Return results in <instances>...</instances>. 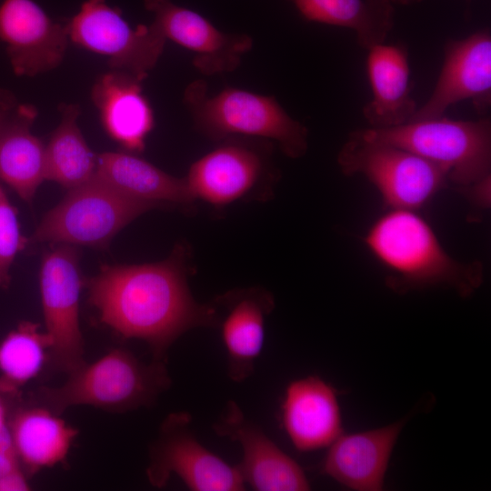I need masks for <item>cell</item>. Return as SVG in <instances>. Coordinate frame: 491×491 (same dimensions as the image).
<instances>
[{
	"label": "cell",
	"instance_id": "obj_1",
	"mask_svg": "<svg viewBox=\"0 0 491 491\" xmlns=\"http://www.w3.org/2000/svg\"><path fill=\"white\" fill-rule=\"evenodd\" d=\"M190 259V247L179 243L159 262L104 266L87 282L89 304L116 335L143 340L153 359L165 361L182 335L220 324L215 303H199L192 295Z\"/></svg>",
	"mask_w": 491,
	"mask_h": 491
},
{
	"label": "cell",
	"instance_id": "obj_2",
	"mask_svg": "<svg viewBox=\"0 0 491 491\" xmlns=\"http://www.w3.org/2000/svg\"><path fill=\"white\" fill-rule=\"evenodd\" d=\"M364 243L387 270V286L398 294L445 286L467 297L484 280L481 262L452 257L417 211L388 209L370 225Z\"/></svg>",
	"mask_w": 491,
	"mask_h": 491
},
{
	"label": "cell",
	"instance_id": "obj_3",
	"mask_svg": "<svg viewBox=\"0 0 491 491\" xmlns=\"http://www.w3.org/2000/svg\"><path fill=\"white\" fill-rule=\"evenodd\" d=\"M59 386H40L31 404L61 415L75 406L124 413L150 406L171 386L165 361L146 364L128 350L115 348L67 374Z\"/></svg>",
	"mask_w": 491,
	"mask_h": 491
},
{
	"label": "cell",
	"instance_id": "obj_4",
	"mask_svg": "<svg viewBox=\"0 0 491 491\" xmlns=\"http://www.w3.org/2000/svg\"><path fill=\"white\" fill-rule=\"evenodd\" d=\"M185 100L195 126L211 139L235 135L266 139L290 158H300L308 149L307 128L273 96L237 88L208 96L205 83L196 81L185 90Z\"/></svg>",
	"mask_w": 491,
	"mask_h": 491
},
{
	"label": "cell",
	"instance_id": "obj_5",
	"mask_svg": "<svg viewBox=\"0 0 491 491\" xmlns=\"http://www.w3.org/2000/svg\"><path fill=\"white\" fill-rule=\"evenodd\" d=\"M358 131L366 138L418 155L442 169L448 181L460 188L491 175V121L487 117L456 120L442 115Z\"/></svg>",
	"mask_w": 491,
	"mask_h": 491
},
{
	"label": "cell",
	"instance_id": "obj_6",
	"mask_svg": "<svg viewBox=\"0 0 491 491\" xmlns=\"http://www.w3.org/2000/svg\"><path fill=\"white\" fill-rule=\"evenodd\" d=\"M167 206L125 195L95 174L69 189L42 218L28 243H53L105 249L141 215Z\"/></svg>",
	"mask_w": 491,
	"mask_h": 491
},
{
	"label": "cell",
	"instance_id": "obj_7",
	"mask_svg": "<svg viewBox=\"0 0 491 491\" xmlns=\"http://www.w3.org/2000/svg\"><path fill=\"white\" fill-rule=\"evenodd\" d=\"M337 164L348 176L362 175L378 191L388 209L417 211L446 187V173L431 162L399 146L352 132Z\"/></svg>",
	"mask_w": 491,
	"mask_h": 491
},
{
	"label": "cell",
	"instance_id": "obj_8",
	"mask_svg": "<svg viewBox=\"0 0 491 491\" xmlns=\"http://www.w3.org/2000/svg\"><path fill=\"white\" fill-rule=\"evenodd\" d=\"M194 162L185 180L192 198L216 210L238 201L266 202L278 180L266 146L234 136Z\"/></svg>",
	"mask_w": 491,
	"mask_h": 491
},
{
	"label": "cell",
	"instance_id": "obj_9",
	"mask_svg": "<svg viewBox=\"0 0 491 491\" xmlns=\"http://www.w3.org/2000/svg\"><path fill=\"white\" fill-rule=\"evenodd\" d=\"M66 26L75 45L106 57L111 70L141 82L156 65L166 42L152 23L134 28L106 0H85Z\"/></svg>",
	"mask_w": 491,
	"mask_h": 491
},
{
	"label": "cell",
	"instance_id": "obj_10",
	"mask_svg": "<svg viewBox=\"0 0 491 491\" xmlns=\"http://www.w3.org/2000/svg\"><path fill=\"white\" fill-rule=\"evenodd\" d=\"M82 285L76 246L57 244L44 254L39 286L45 333L51 341L48 361L66 374L85 363L79 323Z\"/></svg>",
	"mask_w": 491,
	"mask_h": 491
},
{
	"label": "cell",
	"instance_id": "obj_11",
	"mask_svg": "<svg viewBox=\"0 0 491 491\" xmlns=\"http://www.w3.org/2000/svg\"><path fill=\"white\" fill-rule=\"evenodd\" d=\"M191 420L190 414L176 412L163 421L149 449V483L160 488L176 475L193 491L245 490L237 466L200 444L191 430Z\"/></svg>",
	"mask_w": 491,
	"mask_h": 491
},
{
	"label": "cell",
	"instance_id": "obj_12",
	"mask_svg": "<svg viewBox=\"0 0 491 491\" xmlns=\"http://www.w3.org/2000/svg\"><path fill=\"white\" fill-rule=\"evenodd\" d=\"M466 100L479 113L486 112L491 105V34L488 28L446 42L442 66L432 93L417 107L411 121L445 115L450 106Z\"/></svg>",
	"mask_w": 491,
	"mask_h": 491
},
{
	"label": "cell",
	"instance_id": "obj_13",
	"mask_svg": "<svg viewBox=\"0 0 491 491\" xmlns=\"http://www.w3.org/2000/svg\"><path fill=\"white\" fill-rule=\"evenodd\" d=\"M0 40L14 73L29 77L59 66L70 42L66 25L54 21L34 0L0 4Z\"/></svg>",
	"mask_w": 491,
	"mask_h": 491
},
{
	"label": "cell",
	"instance_id": "obj_14",
	"mask_svg": "<svg viewBox=\"0 0 491 491\" xmlns=\"http://www.w3.org/2000/svg\"><path fill=\"white\" fill-rule=\"evenodd\" d=\"M154 15L152 24L166 40H172L194 55V65L212 75L235 69L253 45L250 36L226 34L195 11L172 0H144Z\"/></svg>",
	"mask_w": 491,
	"mask_h": 491
},
{
	"label": "cell",
	"instance_id": "obj_15",
	"mask_svg": "<svg viewBox=\"0 0 491 491\" xmlns=\"http://www.w3.org/2000/svg\"><path fill=\"white\" fill-rule=\"evenodd\" d=\"M220 436L238 442L243 451L237 468L245 481L258 491H306L310 484L302 467L248 420L233 400L213 426Z\"/></svg>",
	"mask_w": 491,
	"mask_h": 491
},
{
	"label": "cell",
	"instance_id": "obj_16",
	"mask_svg": "<svg viewBox=\"0 0 491 491\" xmlns=\"http://www.w3.org/2000/svg\"><path fill=\"white\" fill-rule=\"evenodd\" d=\"M213 302L225 310L218 327L227 355L228 376L242 382L253 374L262 351L274 296L266 289L254 286L227 291Z\"/></svg>",
	"mask_w": 491,
	"mask_h": 491
},
{
	"label": "cell",
	"instance_id": "obj_17",
	"mask_svg": "<svg viewBox=\"0 0 491 491\" xmlns=\"http://www.w3.org/2000/svg\"><path fill=\"white\" fill-rule=\"evenodd\" d=\"M404 425L405 421H398L371 430L340 434L329 446L321 473L353 490H382Z\"/></svg>",
	"mask_w": 491,
	"mask_h": 491
},
{
	"label": "cell",
	"instance_id": "obj_18",
	"mask_svg": "<svg viewBox=\"0 0 491 491\" xmlns=\"http://www.w3.org/2000/svg\"><path fill=\"white\" fill-rule=\"evenodd\" d=\"M282 424L301 452L329 446L342 434L336 389L315 376L292 381L282 404Z\"/></svg>",
	"mask_w": 491,
	"mask_h": 491
},
{
	"label": "cell",
	"instance_id": "obj_19",
	"mask_svg": "<svg viewBox=\"0 0 491 491\" xmlns=\"http://www.w3.org/2000/svg\"><path fill=\"white\" fill-rule=\"evenodd\" d=\"M141 81L117 70L98 76L91 98L105 133L126 152L138 154L154 127V113Z\"/></svg>",
	"mask_w": 491,
	"mask_h": 491
},
{
	"label": "cell",
	"instance_id": "obj_20",
	"mask_svg": "<svg viewBox=\"0 0 491 491\" xmlns=\"http://www.w3.org/2000/svg\"><path fill=\"white\" fill-rule=\"evenodd\" d=\"M366 74L371 98L363 115L369 127L385 129L411 121L418 106L411 95L406 47L385 42L367 49Z\"/></svg>",
	"mask_w": 491,
	"mask_h": 491
},
{
	"label": "cell",
	"instance_id": "obj_21",
	"mask_svg": "<svg viewBox=\"0 0 491 491\" xmlns=\"http://www.w3.org/2000/svg\"><path fill=\"white\" fill-rule=\"evenodd\" d=\"M33 105L18 104L0 126V181L30 203L45 180V145L31 132Z\"/></svg>",
	"mask_w": 491,
	"mask_h": 491
},
{
	"label": "cell",
	"instance_id": "obj_22",
	"mask_svg": "<svg viewBox=\"0 0 491 491\" xmlns=\"http://www.w3.org/2000/svg\"><path fill=\"white\" fill-rule=\"evenodd\" d=\"M95 174L125 195L187 213L195 208L185 177L173 176L129 152L97 155Z\"/></svg>",
	"mask_w": 491,
	"mask_h": 491
},
{
	"label": "cell",
	"instance_id": "obj_23",
	"mask_svg": "<svg viewBox=\"0 0 491 491\" xmlns=\"http://www.w3.org/2000/svg\"><path fill=\"white\" fill-rule=\"evenodd\" d=\"M8 426L27 476L63 463L78 435L60 415L31 403L15 411Z\"/></svg>",
	"mask_w": 491,
	"mask_h": 491
},
{
	"label": "cell",
	"instance_id": "obj_24",
	"mask_svg": "<svg viewBox=\"0 0 491 491\" xmlns=\"http://www.w3.org/2000/svg\"><path fill=\"white\" fill-rule=\"evenodd\" d=\"M306 21L350 29L365 49L385 43L395 24L391 0H291Z\"/></svg>",
	"mask_w": 491,
	"mask_h": 491
},
{
	"label": "cell",
	"instance_id": "obj_25",
	"mask_svg": "<svg viewBox=\"0 0 491 491\" xmlns=\"http://www.w3.org/2000/svg\"><path fill=\"white\" fill-rule=\"evenodd\" d=\"M58 109L60 122L45 145V180L69 190L94 175L97 155L79 128V105L63 103Z\"/></svg>",
	"mask_w": 491,
	"mask_h": 491
},
{
	"label": "cell",
	"instance_id": "obj_26",
	"mask_svg": "<svg viewBox=\"0 0 491 491\" xmlns=\"http://www.w3.org/2000/svg\"><path fill=\"white\" fill-rule=\"evenodd\" d=\"M51 341L38 324L22 321L0 342V393L17 396L48 360Z\"/></svg>",
	"mask_w": 491,
	"mask_h": 491
},
{
	"label": "cell",
	"instance_id": "obj_27",
	"mask_svg": "<svg viewBox=\"0 0 491 491\" xmlns=\"http://www.w3.org/2000/svg\"><path fill=\"white\" fill-rule=\"evenodd\" d=\"M27 244L20 231L17 211L0 185V286H8L10 267Z\"/></svg>",
	"mask_w": 491,
	"mask_h": 491
},
{
	"label": "cell",
	"instance_id": "obj_28",
	"mask_svg": "<svg viewBox=\"0 0 491 491\" xmlns=\"http://www.w3.org/2000/svg\"><path fill=\"white\" fill-rule=\"evenodd\" d=\"M23 470L16 448L5 423L0 426V476Z\"/></svg>",
	"mask_w": 491,
	"mask_h": 491
},
{
	"label": "cell",
	"instance_id": "obj_29",
	"mask_svg": "<svg viewBox=\"0 0 491 491\" xmlns=\"http://www.w3.org/2000/svg\"><path fill=\"white\" fill-rule=\"evenodd\" d=\"M490 184L491 175L461 189L475 206L486 209L490 206Z\"/></svg>",
	"mask_w": 491,
	"mask_h": 491
},
{
	"label": "cell",
	"instance_id": "obj_30",
	"mask_svg": "<svg viewBox=\"0 0 491 491\" xmlns=\"http://www.w3.org/2000/svg\"><path fill=\"white\" fill-rule=\"evenodd\" d=\"M29 489L30 485L24 470L0 476V491H26Z\"/></svg>",
	"mask_w": 491,
	"mask_h": 491
},
{
	"label": "cell",
	"instance_id": "obj_31",
	"mask_svg": "<svg viewBox=\"0 0 491 491\" xmlns=\"http://www.w3.org/2000/svg\"><path fill=\"white\" fill-rule=\"evenodd\" d=\"M17 105L18 102L12 92L0 89V126L15 110Z\"/></svg>",
	"mask_w": 491,
	"mask_h": 491
},
{
	"label": "cell",
	"instance_id": "obj_32",
	"mask_svg": "<svg viewBox=\"0 0 491 491\" xmlns=\"http://www.w3.org/2000/svg\"><path fill=\"white\" fill-rule=\"evenodd\" d=\"M395 5H411L423 2L424 0H391Z\"/></svg>",
	"mask_w": 491,
	"mask_h": 491
},
{
	"label": "cell",
	"instance_id": "obj_33",
	"mask_svg": "<svg viewBox=\"0 0 491 491\" xmlns=\"http://www.w3.org/2000/svg\"><path fill=\"white\" fill-rule=\"evenodd\" d=\"M5 407L0 397V426L5 424Z\"/></svg>",
	"mask_w": 491,
	"mask_h": 491
},
{
	"label": "cell",
	"instance_id": "obj_34",
	"mask_svg": "<svg viewBox=\"0 0 491 491\" xmlns=\"http://www.w3.org/2000/svg\"><path fill=\"white\" fill-rule=\"evenodd\" d=\"M467 1V4H469L471 2V0H466Z\"/></svg>",
	"mask_w": 491,
	"mask_h": 491
}]
</instances>
